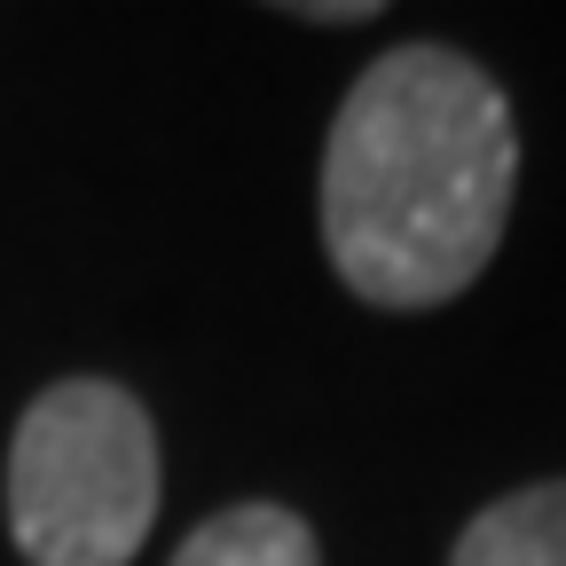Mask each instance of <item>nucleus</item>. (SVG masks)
Segmentation results:
<instances>
[{"label":"nucleus","instance_id":"obj_1","mask_svg":"<svg viewBox=\"0 0 566 566\" xmlns=\"http://www.w3.org/2000/svg\"><path fill=\"white\" fill-rule=\"evenodd\" d=\"M512 189L520 126L504 87L441 40H401L323 134V252L386 315L449 307L504 244Z\"/></svg>","mask_w":566,"mask_h":566},{"label":"nucleus","instance_id":"obj_2","mask_svg":"<svg viewBox=\"0 0 566 566\" xmlns=\"http://www.w3.org/2000/svg\"><path fill=\"white\" fill-rule=\"evenodd\" d=\"M158 520V424L111 378L48 386L9 441V535L32 566H126Z\"/></svg>","mask_w":566,"mask_h":566},{"label":"nucleus","instance_id":"obj_3","mask_svg":"<svg viewBox=\"0 0 566 566\" xmlns=\"http://www.w3.org/2000/svg\"><path fill=\"white\" fill-rule=\"evenodd\" d=\"M449 566H566V480L512 488L457 535Z\"/></svg>","mask_w":566,"mask_h":566},{"label":"nucleus","instance_id":"obj_4","mask_svg":"<svg viewBox=\"0 0 566 566\" xmlns=\"http://www.w3.org/2000/svg\"><path fill=\"white\" fill-rule=\"evenodd\" d=\"M174 566H323V551L292 504H229L197 535H181Z\"/></svg>","mask_w":566,"mask_h":566},{"label":"nucleus","instance_id":"obj_5","mask_svg":"<svg viewBox=\"0 0 566 566\" xmlns=\"http://www.w3.org/2000/svg\"><path fill=\"white\" fill-rule=\"evenodd\" d=\"M300 24H370L378 0H307V9H292Z\"/></svg>","mask_w":566,"mask_h":566}]
</instances>
